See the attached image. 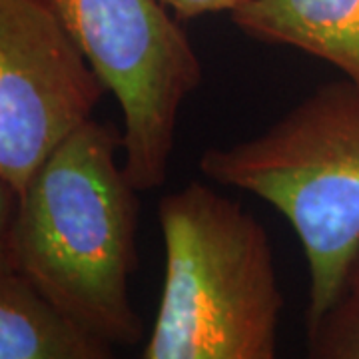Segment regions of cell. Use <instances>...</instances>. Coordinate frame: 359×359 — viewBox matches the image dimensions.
<instances>
[{"instance_id": "9c48e42d", "label": "cell", "mask_w": 359, "mask_h": 359, "mask_svg": "<svg viewBox=\"0 0 359 359\" xmlns=\"http://www.w3.org/2000/svg\"><path fill=\"white\" fill-rule=\"evenodd\" d=\"M178 20H192L214 13H233L244 0H158Z\"/></svg>"}, {"instance_id": "ba28073f", "label": "cell", "mask_w": 359, "mask_h": 359, "mask_svg": "<svg viewBox=\"0 0 359 359\" xmlns=\"http://www.w3.org/2000/svg\"><path fill=\"white\" fill-rule=\"evenodd\" d=\"M308 334V359H359V257L341 292Z\"/></svg>"}, {"instance_id": "3957f363", "label": "cell", "mask_w": 359, "mask_h": 359, "mask_svg": "<svg viewBox=\"0 0 359 359\" xmlns=\"http://www.w3.org/2000/svg\"><path fill=\"white\" fill-rule=\"evenodd\" d=\"M204 178L254 194L295 231L308 264L306 330L334 306L359 257V94L347 82L313 90L266 132L212 146Z\"/></svg>"}, {"instance_id": "5b68a950", "label": "cell", "mask_w": 359, "mask_h": 359, "mask_svg": "<svg viewBox=\"0 0 359 359\" xmlns=\"http://www.w3.org/2000/svg\"><path fill=\"white\" fill-rule=\"evenodd\" d=\"M110 94L42 0H0V202L8 210Z\"/></svg>"}, {"instance_id": "6da1fadb", "label": "cell", "mask_w": 359, "mask_h": 359, "mask_svg": "<svg viewBox=\"0 0 359 359\" xmlns=\"http://www.w3.org/2000/svg\"><path fill=\"white\" fill-rule=\"evenodd\" d=\"M122 130L90 120L2 210L0 269L112 346H136L144 321L130 297L138 268L140 190L118 152Z\"/></svg>"}, {"instance_id": "277c9868", "label": "cell", "mask_w": 359, "mask_h": 359, "mask_svg": "<svg viewBox=\"0 0 359 359\" xmlns=\"http://www.w3.org/2000/svg\"><path fill=\"white\" fill-rule=\"evenodd\" d=\"M100 74L122 114L124 170L140 190L164 186L184 102L204 68L158 0H42Z\"/></svg>"}, {"instance_id": "8992f818", "label": "cell", "mask_w": 359, "mask_h": 359, "mask_svg": "<svg viewBox=\"0 0 359 359\" xmlns=\"http://www.w3.org/2000/svg\"><path fill=\"white\" fill-rule=\"evenodd\" d=\"M230 16L250 39L332 65L359 94V0H244Z\"/></svg>"}, {"instance_id": "52a82bcc", "label": "cell", "mask_w": 359, "mask_h": 359, "mask_svg": "<svg viewBox=\"0 0 359 359\" xmlns=\"http://www.w3.org/2000/svg\"><path fill=\"white\" fill-rule=\"evenodd\" d=\"M0 359H116L112 344L0 269Z\"/></svg>"}, {"instance_id": "7a4b0ae2", "label": "cell", "mask_w": 359, "mask_h": 359, "mask_svg": "<svg viewBox=\"0 0 359 359\" xmlns=\"http://www.w3.org/2000/svg\"><path fill=\"white\" fill-rule=\"evenodd\" d=\"M164 280L144 359H280L271 242L238 200L190 182L158 204Z\"/></svg>"}]
</instances>
